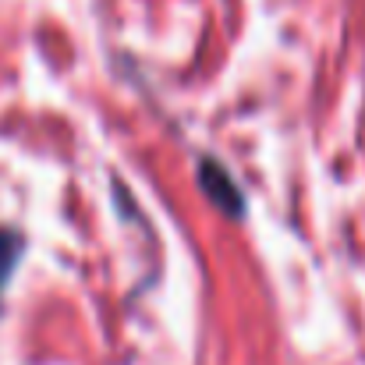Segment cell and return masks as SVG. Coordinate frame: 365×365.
Wrapping results in <instances>:
<instances>
[{
	"mask_svg": "<svg viewBox=\"0 0 365 365\" xmlns=\"http://www.w3.org/2000/svg\"><path fill=\"white\" fill-rule=\"evenodd\" d=\"M199 174H202V188H206V195L220 206V210H227V213H242V195H238V188L231 185V178L217 167V163H202L199 167Z\"/></svg>",
	"mask_w": 365,
	"mask_h": 365,
	"instance_id": "obj_1",
	"label": "cell"
},
{
	"mask_svg": "<svg viewBox=\"0 0 365 365\" xmlns=\"http://www.w3.org/2000/svg\"><path fill=\"white\" fill-rule=\"evenodd\" d=\"M18 255H21V238L14 231H0V291H4V284H7Z\"/></svg>",
	"mask_w": 365,
	"mask_h": 365,
	"instance_id": "obj_2",
	"label": "cell"
}]
</instances>
